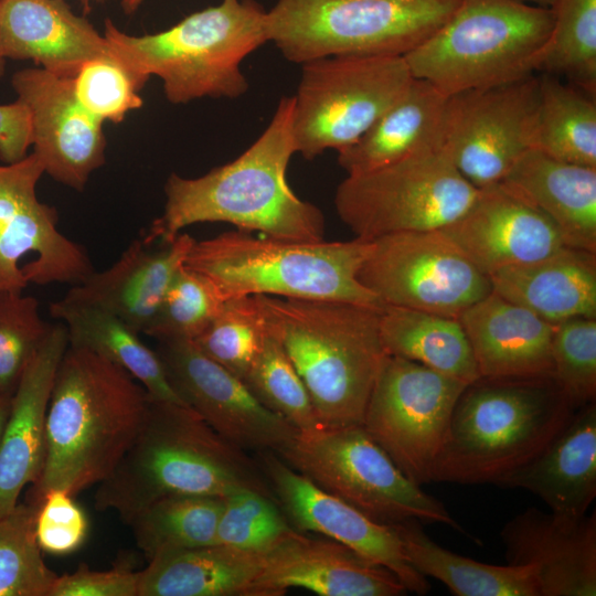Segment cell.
Listing matches in <instances>:
<instances>
[{
	"label": "cell",
	"mask_w": 596,
	"mask_h": 596,
	"mask_svg": "<svg viewBox=\"0 0 596 596\" xmlns=\"http://www.w3.org/2000/svg\"><path fill=\"white\" fill-rule=\"evenodd\" d=\"M104 36L143 86L158 76L172 104L237 98L248 89L242 61L268 42L267 11L256 0H222L155 34L130 35L107 19Z\"/></svg>",
	"instance_id": "6"
},
{
	"label": "cell",
	"mask_w": 596,
	"mask_h": 596,
	"mask_svg": "<svg viewBox=\"0 0 596 596\" xmlns=\"http://www.w3.org/2000/svg\"><path fill=\"white\" fill-rule=\"evenodd\" d=\"M267 332L253 296L232 297L195 339L210 359L244 380L260 353Z\"/></svg>",
	"instance_id": "39"
},
{
	"label": "cell",
	"mask_w": 596,
	"mask_h": 596,
	"mask_svg": "<svg viewBox=\"0 0 596 596\" xmlns=\"http://www.w3.org/2000/svg\"><path fill=\"white\" fill-rule=\"evenodd\" d=\"M539 71L563 75L589 95L596 91V0H556Z\"/></svg>",
	"instance_id": "37"
},
{
	"label": "cell",
	"mask_w": 596,
	"mask_h": 596,
	"mask_svg": "<svg viewBox=\"0 0 596 596\" xmlns=\"http://www.w3.org/2000/svg\"><path fill=\"white\" fill-rule=\"evenodd\" d=\"M194 242L182 232L170 242L136 238L110 267L94 272L61 299L102 308L145 333Z\"/></svg>",
	"instance_id": "23"
},
{
	"label": "cell",
	"mask_w": 596,
	"mask_h": 596,
	"mask_svg": "<svg viewBox=\"0 0 596 596\" xmlns=\"http://www.w3.org/2000/svg\"><path fill=\"white\" fill-rule=\"evenodd\" d=\"M11 86L29 110L31 146L44 173L83 191L105 162L104 123L78 102L72 77L23 68L12 75Z\"/></svg>",
	"instance_id": "19"
},
{
	"label": "cell",
	"mask_w": 596,
	"mask_h": 596,
	"mask_svg": "<svg viewBox=\"0 0 596 596\" xmlns=\"http://www.w3.org/2000/svg\"><path fill=\"white\" fill-rule=\"evenodd\" d=\"M552 26V9L520 0H461L404 60L414 78L447 96L493 87L540 70Z\"/></svg>",
	"instance_id": "8"
},
{
	"label": "cell",
	"mask_w": 596,
	"mask_h": 596,
	"mask_svg": "<svg viewBox=\"0 0 596 596\" xmlns=\"http://www.w3.org/2000/svg\"><path fill=\"white\" fill-rule=\"evenodd\" d=\"M494 485L532 492L557 515H585L596 497L595 401L575 409L536 456Z\"/></svg>",
	"instance_id": "26"
},
{
	"label": "cell",
	"mask_w": 596,
	"mask_h": 596,
	"mask_svg": "<svg viewBox=\"0 0 596 596\" xmlns=\"http://www.w3.org/2000/svg\"><path fill=\"white\" fill-rule=\"evenodd\" d=\"M145 0H121V8L126 14L134 13Z\"/></svg>",
	"instance_id": "50"
},
{
	"label": "cell",
	"mask_w": 596,
	"mask_h": 596,
	"mask_svg": "<svg viewBox=\"0 0 596 596\" xmlns=\"http://www.w3.org/2000/svg\"><path fill=\"white\" fill-rule=\"evenodd\" d=\"M380 331L387 354L418 362L468 384L480 377L458 318L384 306L380 311Z\"/></svg>",
	"instance_id": "34"
},
{
	"label": "cell",
	"mask_w": 596,
	"mask_h": 596,
	"mask_svg": "<svg viewBox=\"0 0 596 596\" xmlns=\"http://www.w3.org/2000/svg\"><path fill=\"white\" fill-rule=\"evenodd\" d=\"M573 413L553 375L480 376L457 400L432 481L494 485L536 456Z\"/></svg>",
	"instance_id": "5"
},
{
	"label": "cell",
	"mask_w": 596,
	"mask_h": 596,
	"mask_svg": "<svg viewBox=\"0 0 596 596\" xmlns=\"http://www.w3.org/2000/svg\"><path fill=\"white\" fill-rule=\"evenodd\" d=\"M168 380L183 403L244 450L277 453L297 434L265 407L243 380L206 356L193 341L158 342Z\"/></svg>",
	"instance_id": "17"
},
{
	"label": "cell",
	"mask_w": 596,
	"mask_h": 596,
	"mask_svg": "<svg viewBox=\"0 0 596 596\" xmlns=\"http://www.w3.org/2000/svg\"><path fill=\"white\" fill-rule=\"evenodd\" d=\"M468 383L418 362L387 354L362 426L413 482L432 481L453 411Z\"/></svg>",
	"instance_id": "13"
},
{
	"label": "cell",
	"mask_w": 596,
	"mask_h": 596,
	"mask_svg": "<svg viewBox=\"0 0 596 596\" xmlns=\"http://www.w3.org/2000/svg\"><path fill=\"white\" fill-rule=\"evenodd\" d=\"M540 79L535 147L564 162L596 168V104L574 86L545 74Z\"/></svg>",
	"instance_id": "36"
},
{
	"label": "cell",
	"mask_w": 596,
	"mask_h": 596,
	"mask_svg": "<svg viewBox=\"0 0 596 596\" xmlns=\"http://www.w3.org/2000/svg\"><path fill=\"white\" fill-rule=\"evenodd\" d=\"M31 123L26 106L19 99L0 105V160L14 163L28 156Z\"/></svg>",
	"instance_id": "48"
},
{
	"label": "cell",
	"mask_w": 596,
	"mask_h": 596,
	"mask_svg": "<svg viewBox=\"0 0 596 596\" xmlns=\"http://www.w3.org/2000/svg\"><path fill=\"white\" fill-rule=\"evenodd\" d=\"M243 381L265 407L298 432L321 427L302 380L281 345L268 334Z\"/></svg>",
	"instance_id": "40"
},
{
	"label": "cell",
	"mask_w": 596,
	"mask_h": 596,
	"mask_svg": "<svg viewBox=\"0 0 596 596\" xmlns=\"http://www.w3.org/2000/svg\"><path fill=\"white\" fill-rule=\"evenodd\" d=\"M68 344L65 324L51 326L12 395L0 439V518L15 508L22 489L42 470L49 402Z\"/></svg>",
	"instance_id": "24"
},
{
	"label": "cell",
	"mask_w": 596,
	"mask_h": 596,
	"mask_svg": "<svg viewBox=\"0 0 596 596\" xmlns=\"http://www.w3.org/2000/svg\"><path fill=\"white\" fill-rule=\"evenodd\" d=\"M44 173L32 152L0 164V290L23 291L29 283L77 285L95 270L84 247L57 228V212L36 198Z\"/></svg>",
	"instance_id": "16"
},
{
	"label": "cell",
	"mask_w": 596,
	"mask_h": 596,
	"mask_svg": "<svg viewBox=\"0 0 596 596\" xmlns=\"http://www.w3.org/2000/svg\"><path fill=\"white\" fill-rule=\"evenodd\" d=\"M508 564L534 570L540 596L596 595V513L567 518L529 508L501 530Z\"/></svg>",
	"instance_id": "22"
},
{
	"label": "cell",
	"mask_w": 596,
	"mask_h": 596,
	"mask_svg": "<svg viewBox=\"0 0 596 596\" xmlns=\"http://www.w3.org/2000/svg\"><path fill=\"white\" fill-rule=\"evenodd\" d=\"M102 35L64 0H0V56L33 61L74 77L88 61L111 56Z\"/></svg>",
	"instance_id": "25"
},
{
	"label": "cell",
	"mask_w": 596,
	"mask_h": 596,
	"mask_svg": "<svg viewBox=\"0 0 596 596\" xmlns=\"http://www.w3.org/2000/svg\"><path fill=\"white\" fill-rule=\"evenodd\" d=\"M520 1L529 3V4L542 7V8H547V9H552L556 2V0H520Z\"/></svg>",
	"instance_id": "51"
},
{
	"label": "cell",
	"mask_w": 596,
	"mask_h": 596,
	"mask_svg": "<svg viewBox=\"0 0 596 596\" xmlns=\"http://www.w3.org/2000/svg\"><path fill=\"white\" fill-rule=\"evenodd\" d=\"M294 529L275 497L242 489L224 497L216 543L265 554Z\"/></svg>",
	"instance_id": "42"
},
{
	"label": "cell",
	"mask_w": 596,
	"mask_h": 596,
	"mask_svg": "<svg viewBox=\"0 0 596 596\" xmlns=\"http://www.w3.org/2000/svg\"><path fill=\"white\" fill-rule=\"evenodd\" d=\"M539 109L540 79L534 74L448 95L440 150L475 188L499 183L535 147Z\"/></svg>",
	"instance_id": "15"
},
{
	"label": "cell",
	"mask_w": 596,
	"mask_h": 596,
	"mask_svg": "<svg viewBox=\"0 0 596 596\" xmlns=\"http://www.w3.org/2000/svg\"><path fill=\"white\" fill-rule=\"evenodd\" d=\"M4 73H6V60L0 56V78L4 75Z\"/></svg>",
	"instance_id": "52"
},
{
	"label": "cell",
	"mask_w": 596,
	"mask_h": 596,
	"mask_svg": "<svg viewBox=\"0 0 596 596\" xmlns=\"http://www.w3.org/2000/svg\"><path fill=\"white\" fill-rule=\"evenodd\" d=\"M52 324L39 302L22 291L0 290V393L12 396L22 374Z\"/></svg>",
	"instance_id": "43"
},
{
	"label": "cell",
	"mask_w": 596,
	"mask_h": 596,
	"mask_svg": "<svg viewBox=\"0 0 596 596\" xmlns=\"http://www.w3.org/2000/svg\"><path fill=\"white\" fill-rule=\"evenodd\" d=\"M224 497L177 494L161 498L128 523L149 560L170 552L216 543Z\"/></svg>",
	"instance_id": "35"
},
{
	"label": "cell",
	"mask_w": 596,
	"mask_h": 596,
	"mask_svg": "<svg viewBox=\"0 0 596 596\" xmlns=\"http://www.w3.org/2000/svg\"><path fill=\"white\" fill-rule=\"evenodd\" d=\"M447 95L414 78L403 94L352 145L338 151L348 175L365 173L413 153L440 149Z\"/></svg>",
	"instance_id": "30"
},
{
	"label": "cell",
	"mask_w": 596,
	"mask_h": 596,
	"mask_svg": "<svg viewBox=\"0 0 596 596\" xmlns=\"http://www.w3.org/2000/svg\"><path fill=\"white\" fill-rule=\"evenodd\" d=\"M256 461L290 524L337 541L390 570L407 592L426 594L430 586L407 560L391 523L373 520L328 493L287 465L275 451L256 453Z\"/></svg>",
	"instance_id": "18"
},
{
	"label": "cell",
	"mask_w": 596,
	"mask_h": 596,
	"mask_svg": "<svg viewBox=\"0 0 596 596\" xmlns=\"http://www.w3.org/2000/svg\"><path fill=\"white\" fill-rule=\"evenodd\" d=\"M224 301L210 279L183 265L145 333L158 342L193 341L209 327Z\"/></svg>",
	"instance_id": "41"
},
{
	"label": "cell",
	"mask_w": 596,
	"mask_h": 596,
	"mask_svg": "<svg viewBox=\"0 0 596 596\" xmlns=\"http://www.w3.org/2000/svg\"><path fill=\"white\" fill-rule=\"evenodd\" d=\"M553 376L573 409L596 397V318L575 317L555 324Z\"/></svg>",
	"instance_id": "44"
},
{
	"label": "cell",
	"mask_w": 596,
	"mask_h": 596,
	"mask_svg": "<svg viewBox=\"0 0 596 596\" xmlns=\"http://www.w3.org/2000/svg\"><path fill=\"white\" fill-rule=\"evenodd\" d=\"M370 241L300 242L230 231L195 241L184 265L202 274L226 300L267 295L334 300L382 309L358 279Z\"/></svg>",
	"instance_id": "7"
},
{
	"label": "cell",
	"mask_w": 596,
	"mask_h": 596,
	"mask_svg": "<svg viewBox=\"0 0 596 596\" xmlns=\"http://www.w3.org/2000/svg\"><path fill=\"white\" fill-rule=\"evenodd\" d=\"M139 572L116 566L93 571L81 564L73 573L57 575L50 596H138Z\"/></svg>",
	"instance_id": "47"
},
{
	"label": "cell",
	"mask_w": 596,
	"mask_h": 596,
	"mask_svg": "<svg viewBox=\"0 0 596 596\" xmlns=\"http://www.w3.org/2000/svg\"><path fill=\"white\" fill-rule=\"evenodd\" d=\"M12 396L0 393V439L10 412Z\"/></svg>",
	"instance_id": "49"
},
{
	"label": "cell",
	"mask_w": 596,
	"mask_h": 596,
	"mask_svg": "<svg viewBox=\"0 0 596 596\" xmlns=\"http://www.w3.org/2000/svg\"><path fill=\"white\" fill-rule=\"evenodd\" d=\"M84 4H88L91 1L100 2L105 0H81Z\"/></svg>",
	"instance_id": "53"
},
{
	"label": "cell",
	"mask_w": 596,
	"mask_h": 596,
	"mask_svg": "<svg viewBox=\"0 0 596 596\" xmlns=\"http://www.w3.org/2000/svg\"><path fill=\"white\" fill-rule=\"evenodd\" d=\"M36 510L24 501L0 518V596H50L57 574L36 542Z\"/></svg>",
	"instance_id": "38"
},
{
	"label": "cell",
	"mask_w": 596,
	"mask_h": 596,
	"mask_svg": "<svg viewBox=\"0 0 596 596\" xmlns=\"http://www.w3.org/2000/svg\"><path fill=\"white\" fill-rule=\"evenodd\" d=\"M408 562L457 596H540L535 572L523 565H492L456 554L433 541L417 520L391 523Z\"/></svg>",
	"instance_id": "33"
},
{
	"label": "cell",
	"mask_w": 596,
	"mask_h": 596,
	"mask_svg": "<svg viewBox=\"0 0 596 596\" xmlns=\"http://www.w3.org/2000/svg\"><path fill=\"white\" fill-rule=\"evenodd\" d=\"M292 109L294 97H283L264 132L235 160L199 178L171 173L163 212L145 236L170 242L189 225L225 222L275 238L323 241L322 212L298 198L286 180L296 153Z\"/></svg>",
	"instance_id": "1"
},
{
	"label": "cell",
	"mask_w": 596,
	"mask_h": 596,
	"mask_svg": "<svg viewBox=\"0 0 596 596\" xmlns=\"http://www.w3.org/2000/svg\"><path fill=\"white\" fill-rule=\"evenodd\" d=\"M242 489L275 497L246 450L222 437L189 406L150 397L135 439L97 485L94 503L100 512L115 511L128 524L168 496L226 497Z\"/></svg>",
	"instance_id": "3"
},
{
	"label": "cell",
	"mask_w": 596,
	"mask_h": 596,
	"mask_svg": "<svg viewBox=\"0 0 596 596\" xmlns=\"http://www.w3.org/2000/svg\"><path fill=\"white\" fill-rule=\"evenodd\" d=\"M276 454L375 521L417 520L464 532L444 504L409 480L362 425L297 432Z\"/></svg>",
	"instance_id": "10"
},
{
	"label": "cell",
	"mask_w": 596,
	"mask_h": 596,
	"mask_svg": "<svg viewBox=\"0 0 596 596\" xmlns=\"http://www.w3.org/2000/svg\"><path fill=\"white\" fill-rule=\"evenodd\" d=\"M267 334L284 349L321 426L362 425L384 358L381 309L254 295Z\"/></svg>",
	"instance_id": "4"
},
{
	"label": "cell",
	"mask_w": 596,
	"mask_h": 596,
	"mask_svg": "<svg viewBox=\"0 0 596 596\" xmlns=\"http://www.w3.org/2000/svg\"><path fill=\"white\" fill-rule=\"evenodd\" d=\"M480 376L553 375L555 324L491 291L459 317Z\"/></svg>",
	"instance_id": "27"
},
{
	"label": "cell",
	"mask_w": 596,
	"mask_h": 596,
	"mask_svg": "<svg viewBox=\"0 0 596 596\" xmlns=\"http://www.w3.org/2000/svg\"><path fill=\"white\" fill-rule=\"evenodd\" d=\"M73 84L82 106L103 123L118 124L143 103L139 96L143 85L114 53L83 64Z\"/></svg>",
	"instance_id": "45"
},
{
	"label": "cell",
	"mask_w": 596,
	"mask_h": 596,
	"mask_svg": "<svg viewBox=\"0 0 596 596\" xmlns=\"http://www.w3.org/2000/svg\"><path fill=\"white\" fill-rule=\"evenodd\" d=\"M150 395L126 370L68 344L58 364L45 421V456L26 500L50 490L72 496L115 469L146 415Z\"/></svg>",
	"instance_id": "2"
},
{
	"label": "cell",
	"mask_w": 596,
	"mask_h": 596,
	"mask_svg": "<svg viewBox=\"0 0 596 596\" xmlns=\"http://www.w3.org/2000/svg\"><path fill=\"white\" fill-rule=\"evenodd\" d=\"M477 193L440 149H429L347 175L337 188L334 206L355 237L372 241L443 230L467 211Z\"/></svg>",
	"instance_id": "11"
},
{
	"label": "cell",
	"mask_w": 596,
	"mask_h": 596,
	"mask_svg": "<svg viewBox=\"0 0 596 596\" xmlns=\"http://www.w3.org/2000/svg\"><path fill=\"white\" fill-rule=\"evenodd\" d=\"M35 538L42 552L67 555L85 541L88 520L66 490L50 489L41 499L35 515Z\"/></svg>",
	"instance_id": "46"
},
{
	"label": "cell",
	"mask_w": 596,
	"mask_h": 596,
	"mask_svg": "<svg viewBox=\"0 0 596 596\" xmlns=\"http://www.w3.org/2000/svg\"><path fill=\"white\" fill-rule=\"evenodd\" d=\"M501 182L543 213L566 246L596 254V168L532 148Z\"/></svg>",
	"instance_id": "28"
},
{
	"label": "cell",
	"mask_w": 596,
	"mask_h": 596,
	"mask_svg": "<svg viewBox=\"0 0 596 596\" xmlns=\"http://www.w3.org/2000/svg\"><path fill=\"white\" fill-rule=\"evenodd\" d=\"M304 588L321 596H398L406 588L390 570L328 538L294 529L264 554L254 596Z\"/></svg>",
	"instance_id": "20"
},
{
	"label": "cell",
	"mask_w": 596,
	"mask_h": 596,
	"mask_svg": "<svg viewBox=\"0 0 596 596\" xmlns=\"http://www.w3.org/2000/svg\"><path fill=\"white\" fill-rule=\"evenodd\" d=\"M264 554L211 544L158 555L139 571L138 596H254Z\"/></svg>",
	"instance_id": "31"
},
{
	"label": "cell",
	"mask_w": 596,
	"mask_h": 596,
	"mask_svg": "<svg viewBox=\"0 0 596 596\" xmlns=\"http://www.w3.org/2000/svg\"><path fill=\"white\" fill-rule=\"evenodd\" d=\"M50 313L65 324L71 347L89 350L123 368L151 398L185 405L172 389L157 351L118 317L95 306L62 299L51 304Z\"/></svg>",
	"instance_id": "32"
},
{
	"label": "cell",
	"mask_w": 596,
	"mask_h": 596,
	"mask_svg": "<svg viewBox=\"0 0 596 596\" xmlns=\"http://www.w3.org/2000/svg\"><path fill=\"white\" fill-rule=\"evenodd\" d=\"M461 0H277L268 41L289 62L334 55L405 56L433 35Z\"/></svg>",
	"instance_id": "9"
},
{
	"label": "cell",
	"mask_w": 596,
	"mask_h": 596,
	"mask_svg": "<svg viewBox=\"0 0 596 596\" xmlns=\"http://www.w3.org/2000/svg\"><path fill=\"white\" fill-rule=\"evenodd\" d=\"M504 299L556 324L575 317L596 318V254L562 246L553 254L488 275Z\"/></svg>",
	"instance_id": "29"
},
{
	"label": "cell",
	"mask_w": 596,
	"mask_h": 596,
	"mask_svg": "<svg viewBox=\"0 0 596 596\" xmlns=\"http://www.w3.org/2000/svg\"><path fill=\"white\" fill-rule=\"evenodd\" d=\"M441 231L487 276L565 245L556 226L502 182L478 189L467 211Z\"/></svg>",
	"instance_id": "21"
},
{
	"label": "cell",
	"mask_w": 596,
	"mask_h": 596,
	"mask_svg": "<svg viewBox=\"0 0 596 596\" xmlns=\"http://www.w3.org/2000/svg\"><path fill=\"white\" fill-rule=\"evenodd\" d=\"M358 279L384 306L451 318L492 291L489 277L441 230L370 241Z\"/></svg>",
	"instance_id": "14"
},
{
	"label": "cell",
	"mask_w": 596,
	"mask_h": 596,
	"mask_svg": "<svg viewBox=\"0 0 596 596\" xmlns=\"http://www.w3.org/2000/svg\"><path fill=\"white\" fill-rule=\"evenodd\" d=\"M301 65L291 129L296 152L308 160L355 142L413 79L403 56L334 55Z\"/></svg>",
	"instance_id": "12"
}]
</instances>
